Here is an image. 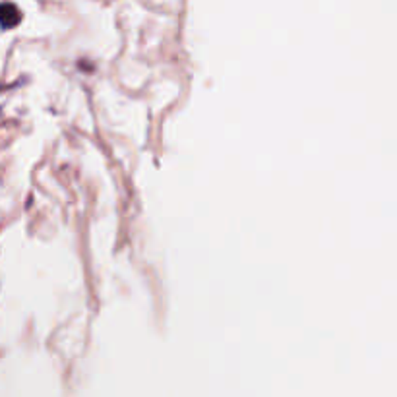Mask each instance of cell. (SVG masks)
I'll list each match as a JSON object with an SVG mask.
<instances>
[{
    "label": "cell",
    "mask_w": 397,
    "mask_h": 397,
    "mask_svg": "<svg viewBox=\"0 0 397 397\" xmlns=\"http://www.w3.org/2000/svg\"><path fill=\"white\" fill-rule=\"evenodd\" d=\"M18 20H20V14H18V10H16L14 6H10V4H0V24H2L4 28L14 26Z\"/></svg>",
    "instance_id": "cell-1"
}]
</instances>
